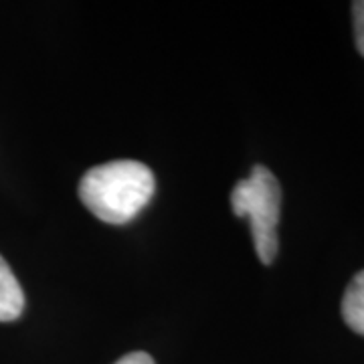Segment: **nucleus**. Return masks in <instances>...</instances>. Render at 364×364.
<instances>
[{"label":"nucleus","mask_w":364,"mask_h":364,"mask_svg":"<svg viewBox=\"0 0 364 364\" xmlns=\"http://www.w3.org/2000/svg\"><path fill=\"white\" fill-rule=\"evenodd\" d=\"M152 170L138 160H114L90 168L79 181V198L100 221L124 225L154 196Z\"/></svg>","instance_id":"f257e3e1"},{"label":"nucleus","mask_w":364,"mask_h":364,"mask_svg":"<svg viewBox=\"0 0 364 364\" xmlns=\"http://www.w3.org/2000/svg\"><path fill=\"white\" fill-rule=\"evenodd\" d=\"M231 207L237 217H249L257 257L263 265H269L279 249L277 225L282 215V186L272 170L253 166L249 178L235 184Z\"/></svg>","instance_id":"f03ea898"},{"label":"nucleus","mask_w":364,"mask_h":364,"mask_svg":"<svg viewBox=\"0 0 364 364\" xmlns=\"http://www.w3.org/2000/svg\"><path fill=\"white\" fill-rule=\"evenodd\" d=\"M25 310V291L0 255V322H13Z\"/></svg>","instance_id":"7ed1b4c3"},{"label":"nucleus","mask_w":364,"mask_h":364,"mask_svg":"<svg viewBox=\"0 0 364 364\" xmlns=\"http://www.w3.org/2000/svg\"><path fill=\"white\" fill-rule=\"evenodd\" d=\"M342 318L350 330L364 336V269L352 277L344 291Z\"/></svg>","instance_id":"20e7f679"},{"label":"nucleus","mask_w":364,"mask_h":364,"mask_svg":"<svg viewBox=\"0 0 364 364\" xmlns=\"http://www.w3.org/2000/svg\"><path fill=\"white\" fill-rule=\"evenodd\" d=\"M352 18H354V39L356 49L364 57V0L352 2Z\"/></svg>","instance_id":"39448f33"},{"label":"nucleus","mask_w":364,"mask_h":364,"mask_svg":"<svg viewBox=\"0 0 364 364\" xmlns=\"http://www.w3.org/2000/svg\"><path fill=\"white\" fill-rule=\"evenodd\" d=\"M116 364H154V358L146 352H130L122 356Z\"/></svg>","instance_id":"423d86ee"}]
</instances>
